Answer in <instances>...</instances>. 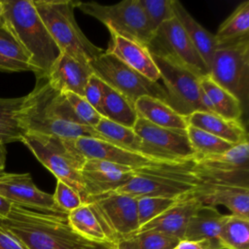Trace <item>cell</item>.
Here are the masks:
<instances>
[{
    "instance_id": "cb8c5ba5",
    "label": "cell",
    "mask_w": 249,
    "mask_h": 249,
    "mask_svg": "<svg viewBox=\"0 0 249 249\" xmlns=\"http://www.w3.org/2000/svg\"><path fill=\"white\" fill-rule=\"evenodd\" d=\"M134 108L138 117L163 128L186 131L189 125L187 117L158 98L141 96L135 101Z\"/></svg>"
},
{
    "instance_id": "4dcf8cb0",
    "label": "cell",
    "mask_w": 249,
    "mask_h": 249,
    "mask_svg": "<svg viewBox=\"0 0 249 249\" xmlns=\"http://www.w3.org/2000/svg\"><path fill=\"white\" fill-rule=\"evenodd\" d=\"M23 102L22 97L0 98V142L3 144L21 141L24 134L18 114Z\"/></svg>"
},
{
    "instance_id": "8fae6325",
    "label": "cell",
    "mask_w": 249,
    "mask_h": 249,
    "mask_svg": "<svg viewBox=\"0 0 249 249\" xmlns=\"http://www.w3.org/2000/svg\"><path fill=\"white\" fill-rule=\"evenodd\" d=\"M147 48L150 53L165 56L200 78L209 75L208 67L175 17L159 27Z\"/></svg>"
},
{
    "instance_id": "f6af8a7d",
    "label": "cell",
    "mask_w": 249,
    "mask_h": 249,
    "mask_svg": "<svg viewBox=\"0 0 249 249\" xmlns=\"http://www.w3.org/2000/svg\"><path fill=\"white\" fill-rule=\"evenodd\" d=\"M117 249H140L135 236L121 239L117 242Z\"/></svg>"
},
{
    "instance_id": "7bdbcfd3",
    "label": "cell",
    "mask_w": 249,
    "mask_h": 249,
    "mask_svg": "<svg viewBox=\"0 0 249 249\" xmlns=\"http://www.w3.org/2000/svg\"><path fill=\"white\" fill-rule=\"evenodd\" d=\"M75 249H117V243L91 242L84 239L76 246Z\"/></svg>"
},
{
    "instance_id": "ffe728a7",
    "label": "cell",
    "mask_w": 249,
    "mask_h": 249,
    "mask_svg": "<svg viewBox=\"0 0 249 249\" xmlns=\"http://www.w3.org/2000/svg\"><path fill=\"white\" fill-rule=\"evenodd\" d=\"M201 204L199 199L193 194L182 197L159 217L142 226L137 232L146 231H160L183 239L190 219Z\"/></svg>"
},
{
    "instance_id": "b9f144b4",
    "label": "cell",
    "mask_w": 249,
    "mask_h": 249,
    "mask_svg": "<svg viewBox=\"0 0 249 249\" xmlns=\"http://www.w3.org/2000/svg\"><path fill=\"white\" fill-rule=\"evenodd\" d=\"M0 249H23L21 245L0 227Z\"/></svg>"
},
{
    "instance_id": "277c9868",
    "label": "cell",
    "mask_w": 249,
    "mask_h": 249,
    "mask_svg": "<svg viewBox=\"0 0 249 249\" xmlns=\"http://www.w3.org/2000/svg\"><path fill=\"white\" fill-rule=\"evenodd\" d=\"M195 171V158L175 161H156L133 170L130 179L115 193L135 198L160 196L182 198L194 194L202 184Z\"/></svg>"
},
{
    "instance_id": "5b68a950",
    "label": "cell",
    "mask_w": 249,
    "mask_h": 249,
    "mask_svg": "<svg viewBox=\"0 0 249 249\" xmlns=\"http://www.w3.org/2000/svg\"><path fill=\"white\" fill-rule=\"evenodd\" d=\"M34 7L60 52L89 64L104 51L92 44L75 20L78 1L32 0Z\"/></svg>"
},
{
    "instance_id": "e575fe53",
    "label": "cell",
    "mask_w": 249,
    "mask_h": 249,
    "mask_svg": "<svg viewBox=\"0 0 249 249\" xmlns=\"http://www.w3.org/2000/svg\"><path fill=\"white\" fill-rule=\"evenodd\" d=\"M180 198H169L160 196H141L136 198L137 217L139 229L155 218L159 217Z\"/></svg>"
},
{
    "instance_id": "c3c4849f",
    "label": "cell",
    "mask_w": 249,
    "mask_h": 249,
    "mask_svg": "<svg viewBox=\"0 0 249 249\" xmlns=\"http://www.w3.org/2000/svg\"><path fill=\"white\" fill-rule=\"evenodd\" d=\"M1 15H2V1L0 0V18H1Z\"/></svg>"
},
{
    "instance_id": "2e32d148",
    "label": "cell",
    "mask_w": 249,
    "mask_h": 249,
    "mask_svg": "<svg viewBox=\"0 0 249 249\" xmlns=\"http://www.w3.org/2000/svg\"><path fill=\"white\" fill-rule=\"evenodd\" d=\"M67 140L71 146L86 160H100L110 161L125 165L133 169L156 162L141 154L120 148L105 140H100L93 137H81Z\"/></svg>"
},
{
    "instance_id": "603a6c76",
    "label": "cell",
    "mask_w": 249,
    "mask_h": 249,
    "mask_svg": "<svg viewBox=\"0 0 249 249\" xmlns=\"http://www.w3.org/2000/svg\"><path fill=\"white\" fill-rule=\"evenodd\" d=\"M172 12L209 69L214 53L218 47L214 34L199 24L179 1L172 0Z\"/></svg>"
},
{
    "instance_id": "7c38bea8",
    "label": "cell",
    "mask_w": 249,
    "mask_h": 249,
    "mask_svg": "<svg viewBox=\"0 0 249 249\" xmlns=\"http://www.w3.org/2000/svg\"><path fill=\"white\" fill-rule=\"evenodd\" d=\"M134 132L141 139V154L154 161H175L195 158L187 132L163 128L138 117Z\"/></svg>"
},
{
    "instance_id": "f907efd6",
    "label": "cell",
    "mask_w": 249,
    "mask_h": 249,
    "mask_svg": "<svg viewBox=\"0 0 249 249\" xmlns=\"http://www.w3.org/2000/svg\"></svg>"
},
{
    "instance_id": "74e56055",
    "label": "cell",
    "mask_w": 249,
    "mask_h": 249,
    "mask_svg": "<svg viewBox=\"0 0 249 249\" xmlns=\"http://www.w3.org/2000/svg\"><path fill=\"white\" fill-rule=\"evenodd\" d=\"M133 236L136 237L140 249H173L181 239L153 231H139Z\"/></svg>"
},
{
    "instance_id": "d6a6232c",
    "label": "cell",
    "mask_w": 249,
    "mask_h": 249,
    "mask_svg": "<svg viewBox=\"0 0 249 249\" xmlns=\"http://www.w3.org/2000/svg\"><path fill=\"white\" fill-rule=\"evenodd\" d=\"M219 240L222 249H249V218L227 215Z\"/></svg>"
},
{
    "instance_id": "e0dca14e",
    "label": "cell",
    "mask_w": 249,
    "mask_h": 249,
    "mask_svg": "<svg viewBox=\"0 0 249 249\" xmlns=\"http://www.w3.org/2000/svg\"><path fill=\"white\" fill-rule=\"evenodd\" d=\"M92 71L89 64L60 52L46 78L52 88L60 92H73L84 97L85 88Z\"/></svg>"
},
{
    "instance_id": "ac0fdd59",
    "label": "cell",
    "mask_w": 249,
    "mask_h": 249,
    "mask_svg": "<svg viewBox=\"0 0 249 249\" xmlns=\"http://www.w3.org/2000/svg\"><path fill=\"white\" fill-rule=\"evenodd\" d=\"M110 35L111 41L107 53L115 55L148 80L159 83L160 74L147 46L115 32H110Z\"/></svg>"
},
{
    "instance_id": "bcb514c9",
    "label": "cell",
    "mask_w": 249,
    "mask_h": 249,
    "mask_svg": "<svg viewBox=\"0 0 249 249\" xmlns=\"http://www.w3.org/2000/svg\"><path fill=\"white\" fill-rule=\"evenodd\" d=\"M12 206L13 204L10 201L0 196V219H4L9 215Z\"/></svg>"
},
{
    "instance_id": "83f0119b",
    "label": "cell",
    "mask_w": 249,
    "mask_h": 249,
    "mask_svg": "<svg viewBox=\"0 0 249 249\" xmlns=\"http://www.w3.org/2000/svg\"><path fill=\"white\" fill-rule=\"evenodd\" d=\"M101 115L114 123L133 128L138 118L134 104L122 93L104 85V95L101 104Z\"/></svg>"
},
{
    "instance_id": "4fadbf2b",
    "label": "cell",
    "mask_w": 249,
    "mask_h": 249,
    "mask_svg": "<svg viewBox=\"0 0 249 249\" xmlns=\"http://www.w3.org/2000/svg\"><path fill=\"white\" fill-rule=\"evenodd\" d=\"M195 171L203 183L249 187L248 141L220 155L195 159Z\"/></svg>"
},
{
    "instance_id": "7402d4cb",
    "label": "cell",
    "mask_w": 249,
    "mask_h": 249,
    "mask_svg": "<svg viewBox=\"0 0 249 249\" xmlns=\"http://www.w3.org/2000/svg\"><path fill=\"white\" fill-rule=\"evenodd\" d=\"M188 124L211 133L232 145L248 141L247 132L240 121H231L217 114L196 111L187 117Z\"/></svg>"
},
{
    "instance_id": "30bf717a",
    "label": "cell",
    "mask_w": 249,
    "mask_h": 249,
    "mask_svg": "<svg viewBox=\"0 0 249 249\" xmlns=\"http://www.w3.org/2000/svg\"><path fill=\"white\" fill-rule=\"evenodd\" d=\"M150 53L163 81L167 104L185 117L204 111L200 103V77L165 56Z\"/></svg>"
},
{
    "instance_id": "9a60e30c",
    "label": "cell",
    "mask_w": 249,
    "mask_h": 249,
    "mask_svg": "<svg viewBox=\"0 0 249 249\" xmlns=\"http://www.w3.org/2000/svg\"><path fill=\"white\" fill-rule=\"evenodd\" d=\"M0 196L14 205L64 214L56 207L53 195L41 191L29 173L0 172Z\"/></svg>"
},
{
    "instance_id": "60d3db41",
    "label": "cell",
    "mask_w": 249,
    "mask_h": 249,
    "mask_svg": "<svg viewBox=\"0 0 249 249\" xmlns=\"http://www.w3.org/2000/svg\"><path fill=\"white\" fill-rule=\"evenodd\" d=\"M82 170H98V171H107V172H129L133 170L125 165L100 160H87Z\"/></svg>"
},
{
    "instance_id": "8992f818",
    "label": "cell",
    "mask_w": 249,
    "mask_h": 249,
    "mask_svg": "<svg viewBox=\"0 0 249 249\" xmlns=\"http://www.w3.org/2000/svg\"><path fill=\"white\" fill-rule=\"evenodd\" d=\"M20 142L57 180L73 188L80 195L84 203L88 201L89 197L85 192L81 175L87 160L71 146L67 139L44 134L25 133Z\"/></svg>"
},
{
    "instance_id": "ee69618b",
    "label": "cell",
    "mask_w": 249,
    "mask_h": 249,
    "mask_svg": "<svg viewBox=\"0 0 249 249\" xmlns=\"http://www.w3.org/2000/svg\"><path fill=\"white\" fill-rule=\"evenodd\" d=\"M173 249H212L209 243L205 241H192L181 239Z\"/></svg>"
},
{
    "instance_id": "1f68e13d",
    "label": "cell",
    "mask_w": 249,
    "mask_h": 249,
    "mask_svg": "<svg viewBox=\"0 0 249 249\" xmlns=\"http://www.w3.org/2000/svg\"><path fill=\"white\" fill-rule=\"evenodd\" d=\"M94 129L105 141L127 151L141 154V139L134 132L133 128L124 126L109 121L106 118H102L95 125Z\"/></svg>"
},
{
    "instance_id": "9c48e42d",
    "label": "cell",
    "mask_w": 249,
    "mask_h": 249,
    "mask_svg": "<svg viewBox=\"0 0 249 249\" xmlns=\"http://www.w3.org/2000/svg\"><path fill=\"white\" fill-rule=\"evenodd\" d=\"M77 8L103 23L109 32H115L145 46L153 37L139 0H124L113 5L78 1Z\"/></svg>"
},
{
    "instance_id": "4316f807",
    "label": "cell",
    "mask_w": 249,
    "mask_h": 249,
    "mask_svg": "<svg viewBox=\"0 0 249 249\" xmlns=\"http://www.w3.org/2000/svg\"><path fill=\"white\" fill-rule=\"evenodd\" d=\"M199 85L209 97L215 114L231 121H239L242 115V106L239 100L230 91L216 84L209 75L201 77Z\"/></svg>"
},
{
    "instance_id": "7a4b0ae2",
    "label": "cell",
    "mask_w": 249,
    "mask_h": 249,
    "mask_svg": "<svg viewBox=\"0 0 249 249\" xmlns=\"http://www.w3.org/2000/svg\"><path fill=\"white\" fill-rule=\"evenodd\" d=\"M0 227L23 249H75L84 239L70 228L67 214L44 212L14 205L0 219Z\"/></svg>"
},
{
    "instance_id": "6da1fadb",
    "label": "cell",
    "mask_w": 249,
    "mask_h": 249,
    "mask_svg": "<svg viewBox=\"0 0 249 249\" xmlns=\"http://www.w3.org/2000/svg\"><path fill=\"white\" fill-rule=\"evenodd\" d=\"M34 89L25 96L18 114L25 133L56 136L62 139L93 137L104 140L93 128L75 116L66 96L50 86L46 77L36 78Z\"/></svg>"
},
{
    "instance_id": "8d00e7d4",
    "label": "cell",
    "mask_w": 249,
    "mask_h": 249,
    "mask_svg": "<svg viewBox=\"0 0 249 249\" xmlns=\"http://www.w3.org/2000/svg\"><path fill=\"white\" fill-rule=\"evenodd\" d=\"M68 100L75 116L85 125L95 127V125L103 118L83 96L73 92H63Z\"/></svg>"
},
{
    "instance_id": "52a82bcc",
    "label": "cell",
    "mask_w": 249,
    "mask_h": 249,
    "mask_svg": "<svg viewBox=\"0 0 249 249\" xmlns=\"http://www.w3.org/2000/svg\"><path fill=\"white\" fill-rule=\"evenodd\" d=\"M209 76L234 95L243 108L249 89V37L218 45L209 67Z\"/></svg>"
},
{
    "instance_id": "7dc6e473",
    "label": "cell",
    "mask_w": 249,
    "mask_h": 249,
    "mask_svg": "<svg viewBox=\"0 0 249 249\" xmlns=\"http://www.w3.org/2000/svg\"><path fill=\"white\" fill-rule=\"evenodd\" d=\"M6 155H7V151H6V147L5 144L0 142V169L4 170L5 169V165H6Z\"/></svg>"
},
{
    "instance_id": "836d02e7",
    "label": "cell",
    "mask_w": 249,
    "mask_h": 249,
    "mask_svg": "<svg viewBox=\"0 0 249 249\" xmlns=\"http://www.w3.org/2000/svg\"><path fill=\"white\" fill-rule=\"evenodd\" d=\"M187 136L195 152V159L220 155L231 150L234 145L202 129L188 125Z\"/></svg>"
},
{
    "instance_id": "3957f363",
    "label": "cell",
    "mask_w": 249,
    "mask_h": 249,
    "mask_svg": "<svg viewBox=\"0 0 249 249\" xmlns=\"http://www.w3.org/2000/svg\"><path fill=\"white\" fill-rule=\"evenodd\" d=\"M1 19L25 51L36 78L46 77L60 53L32 0H1Z\"/></svg>"
},
{
    "instance_id": "44dd1931",
    "label": "cell",
    "mask_w": 249,
    "mask_h": 249,
    "mask_svg": "<svg viewBox=\"0 0 249 249\" xmlns=\"http://www.w3.org/2000/svg\"><path fill=\"white\" fill-rule=\"evenodd\" d=\"M226 218L216 207L201 204L190 219L183 239L205 241L212 249H222L219 235Z\"/></svg>"
},
{
    "instance_id": "484cf974",
    "label": "cell",
    "mask_w": 249,
    "mask_h": 249,
    "mask_svg": "<svg viewBox=\"0 0 249 249\" xmlns=\"http://www.w3.org/2000/svg\"><path fill=\"white\" fill-rule=\"evenodd\" d=\"M0 71L35 72L23 48L0 18Z\"/></svg>"
},
{
    "instance_id": "f1b7e54d",
    "label": "cell",
    "mask_w": 249,
    "mask_h": 249,
    "mask_svg": "<svg viewBox=\"0 0 249 249\" xmlns=\"http://www.w3.org/2000/svg\"><path fill=\"white\" fill-rule=\"evenodd\" d=\"M133 170L129 172L82 170L81 175L83 186L88 197L89 198L115 192L130 179Z\"/></svg>"
},
{
    "instance_id": "681fc988",
    "label": "cell",
    "mask_w": 249,
    "mask_h": 249,
    "mask_svg": "<svg viewBox=\"0 0 249 249\" xmlns=\"http://www.w3.org/2000/svg\"><path fill=\"white\" fill-rule=\"evenodd\" d=\"M2 171H4V170H1V169H0V172H2Z\"/></svg>"
},
{
    "instance_id": "d6986e66",
    "label": "cell",
    "mask_w": 249,
    "mask_h": 249,
    "mask_svg": "<svg viewBox=\"0 0 249 249\" xmlns=\"http://www.w3.org/2000/svg\"><path fill=\"white\" fill-rule=\"evenodd\" d=\"M202 204L226 206L233 215L249 218V187L202 183L193 194Z\"/></svg>"
},
{
    "instance_id": "5bb4252c",
    "label": "cell",
    "mask_w": 249,
    "mask_h": 249,
    "mask_svg": "<svg viewBox=\"0 0 249 249\" xmlns=\"http://www.w3.org/2000/svg\"><path fill=\"white\" fill-rule=\"evenodd\" d=\"M87 203L90 204L117 242L131 237L138 231L139 223L135 197L112 192L89 197Z\"/></svg>"
},
{
    "instance_id": "d590c367",
    "label": "cell",
    "mask_w": 249,
    "mask_h": 249,
    "mask_svg": "<svg viewBox=\"0 0 249 249\" xmlns=\"http://www.w3.org/2000/svg\"><path fill=\"white\" fill-rule=\"evenodd\" d=\"M139 2L152 35L165 20L174 17L172 0H139Z\"/></svg>"
},
{
    "instance_id": "d4e9b609",
    "label": "cell",
    "mask_w": 249,
    "mask_h": 249,
    "mask_svg": "<svg viewBox=\"0 0 249 249\" xmlns=\"http://www.w3.org/2000/svg\"><path fill=\"white\" fill-rule=\"evenodd\" d=\"M67 221L72 231L85 240L117 243L89 203H83L67 213Z\"/></svg>"
},
{
    "instance_id": "ab89813d",
    "label": "cell",
    "mask_w": 249,
    "mask_h": 249,
    "mask_svg": "<svg viewBox=\"0 0 249 249\" xmlns=\"http://www.w3.org/2000/svg\"><path fill=\"white\" fill-rule=\"evenodd\" d=\"M104 83L93 73L85 88V99L101 115V104L104 95ZM102 116V115H101Z\"/></svg>"
},
{
    "instance_id": "ba28073f",
    "label": "cell",
    "mask_w": 249,
    "mask_h": 249,
    "mask_svg": "<svg viewBox=\"0 0 249 249\" xmlns=\"http://www.w3.org/2000/svg\"><path fill=\"white\" fill-rule=\"evenodd\" d=\"M89 65L95 76L122 93L132 104L141 96H151L167 103V94L163 87L148 80L105 51Z\"/></svg>"
},
{
    "instance_id": "f546056e",
    "label": "cell",
    "mask_w": 249,
    "mask_h": 249,
    "mask_svg": "<svg viewBox=\"0 0 249 249\" xmlns=\"http://www.w3.org/2000/svg\"><path fill=\"white\" fill-rule=\"evenodd\" d=\"M217 45L249 37V1L240 3L214 34Z\"/></svg>"
},
{
    "instance_id": "f35d334b",
    "label": "cell",
    "mask_w": 249,
    "mask_h": 249,
    "mask_svg": "<svg viewBox=\"0 0 249 249\" xmlns=\"http://www.w3.org/2000/svg\"><path fill=\"white\" fill-rule=\"evenodd\" d=\"M53 197L56 207L64 214L69 213L84 203L80 195L73 188L59 180L56 181Z\"/></svg>"
}]
</instances>
